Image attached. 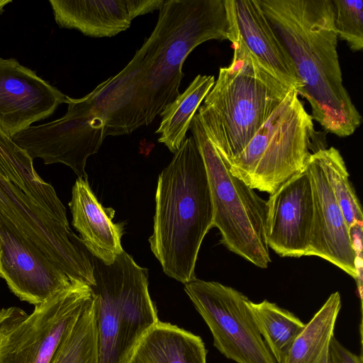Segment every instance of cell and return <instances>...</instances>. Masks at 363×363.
<instances>
[{"instance_id":"cell-1","label":"cell","mask_w":363,"mask_h":363,"mask_svg":"<svg viewBox=\"0 0 363 363\" xmlns=\"http://www.w3.org/2000/svg\"><path fill=\"white\" fill-rule=\"evenodd\" d=\"M92 264L53 186L25 152L0 155V277L34 306L87 281Z\"/></svg>"},{"instance_id":"cell-2","label":"cell","mask_w":363,"mask_h":363,"mask_svg":"<svg viewBox=\"0 0 363 363\" xmlns=\"http://www.w3.org/2000/svg\"><path fill=\"white\" fill-rule=\"evenodd\" d=\"M288 51L311 117L339 137L354 133L362 116L342 83L331 0H258Z\"/></svg>"},{"instance_id":"cell-3","label":"cell","mask_w":363,"mask_h":363,"mask_svg":"<svg viewBox=\"0 0 363 363\" xmlns=\"http://www.w3.org/2000/svg\"><path fill=\"white\" fill-rule=\"evenodd\" d=\"M152 252L168 277L182 283L196 277L202 241L213 225V206L203 159L186 138L160 174L155 194Z\"/></svg>"},{"instance_id":"cell-4","label":"cell","mask_w":363,"mask_h":363,"mask_svg":"<svg viewBox=\"0 0 363 363\" xmlns=\"http://www.w3.org/2000/svg\"><path fill=\"white\" fill-rule=\"evenodd\" d=\"M157 24L139 52L145 103V125L179 94L189 55L211 40L231 34L224 0H164Z\"/></svg>"},{"instance_id":"cell-5","label":"cell","mask_w":363,"mask_h":363,"mask_svg":"<svg viewBox=\"0 0 363 363\" xmlns=\"http://www.w3.org/2000/svg\"><path fill=\"white\" fill-rule=\"evenodd\" d=\"M233 60L196 113L211 143L228 162L239 155L292 89L268 73L238 40Z\"/></svg>"},{"instance_id":"cell-6","label":"cell","mask_w":363,"mask_h":363,"mask_svg":"<svg viewBox=\"0 0 363 363\" xmlns=\"http://www.w3.org/2000/svg\"><path fill=\"white\" fill-rule=\"evenodd\" d=\"M87 250V249H86ZM93 266L99 363H126L158 320L148 290V271L124 250L106 264L87 250Z\"/></svg>"},{"instance_id":"cell-7","label":"cell","mask_w":363,"mask_h":363,"mask_svg":"<svg viewBox=\"0 0 363 363\" xmlns=\"http://www.w3.org/2000/svg\"><path fill=\"white\" fill-rule=\"evenodd\" d=\"M298 95L291 89L243 150L228 162L231 173L253 189L272 194L306 170L313 153L324 149Z\"/></svg>"},{"instance_id":"cell-8","label":"cell","mask_w":363,"mask_h":363,"mask_svg":"<svg viewBox=\"0 0 363 363\" xmlns=\"http://www.w3.org/2000/svg\"><path fill=\"white\" fill-rule=\"evenodd\" d=\"M203 159L213 206V225L232 252L266 269L272 262L267 241V201L234 176L207 136L196 113L189 128Z\"/></svg>"},{"instance_id":"cell-9","label":"cell","mask_w":363,"mask_h":363,"mask_svg":"<svg viewBox=\"0 0 363 363\" xmlns=\"http://www.w3.org/2000/svg\"><path fill=\"white\" fill-rule=\"evenodd\" d=\"M67 111L61 118L40 125H30L12 141L31 159L44 164L62 163L79 178L87 179V159L99 150L108 135L116 136L112 105L99 91L92 90L79 99L66 96Z\"/></svg>"},{"instance_id":"cell-10","label":"cell","mask_w":363,"mask_h":363,"mask_svg":"<svg viewBox=\"0 0 363 363\" xmlns=\"http://www.w3.org/2000/svg\"><path fill=\"white\" fill-rule=\"evenodd\" d=\"M92 297L88 284L72 279L30 314L15 306L1 309L0 363H50Z\"/></svg>"},{"instance_id":"cell-11","label":"cell","mask_w":363,"mask_h":363,"mask_svg":"<svg viewBox=\"0 0 363 363\" xmlns=\"http://www.w3.org/2000/svg\"><path fill=\"white\" fill-rule=\"evenodd\" d=\"M184 291L208 325L213 345L226 358L236 363H277L256 326L246 296L197 278L184 284Z\"/></svg>"},{"instance_id":"cell-12","label":"cell","mask_w":363,"mask_h":363,"mask_svg":"<svg viewBox=\"0 0 363 363\" xmlns=\"http://www.w3.org/2000/svg\"><path fill=\"white\" fill-rule=\"evenodd\" d=\"M313 202V222L306 256H317L357 281L362 297V258L357 255L350 228L315 153L306 167Z\"/></svg>"},{"instance_id":"cell-13","label":"cell","mask_w":363,"mask_h":363,"mask_svg":"<svg viewBox=\"0 0 363 363\" xmlns=\"http://www.w3.org/2000/svg\"><path fill=\"white\" fill-rule=\"evenodd\" d=\"M65 99L33 70L0 57V129L9 138L51 116Z\"/></svg>"},{"instance_id":"cell-14","label":"cell","mask_w":363,"mask_h":363,"mask_svg":"<svg viewBox=\"0 0 363 363\" xmlns=\"http://www.w3.org/2000/svg\"><path fill=\"white\" fill-rule=\"evenodd\" d=\"M313 215L307 170L281 185L267 201V241L283 257L306 256Z\"/></svg>"},{"instance_id":"cell-15","label":"cell","mask_w":363,"mask_h":363,"mask_svg":"<svg viewBox=\"0 0 363 363\" xmlns=\"http://www.w3.org/2000/svg\"><path fill=\"white\" fill-rule=\"evenodd\" d=\"M224 2L231 34L230 41H240L268 73L298 93L301 84L293 60L259 1Z\"/></svg>"},{"instance_id":"cell-16","label":"cell","mask_w":363,"mask_h":363,"mask_svg":"<svg viewBox=\"0 0 363 363\" xmlns=\"http://www.w3.org/2000/svg\"><path fill=\"white\" fill-rule=\"evenodd\" d=\"M164 0H50L56 23L92 38L112 37L132 21L155 10Z\"/></svg>"},{"instance_id":"cell-17","label":"cell","mask_w":363,"mask_h":363,"mask_svg":"<svg viewBox=\"0 0 363 363\" xmlns=\"http://www.w3.org/2000/svg\"><path fill=\"white\" fill-rule=\"evenodd\" d=\"M69 206L72 224L85 247L105 264H112L123 251L121 238L124 233V225L112 221L114 210L103 207L87 179L79 177L72 187Z\"/></svg>"},{"instance_id":"cell-18","label":"cell","mask_w":363,"mask_h":363,"mask_svg":"<svg viewBox=\"0 0 363 363\" xmlns=\"http://www.w3.org/2000/svg\"><path fill=\"white\" fill-rule=\"evenodd\" d=\"M206 353L199 336L159 320L143 335L126 363H206Z\"/></svg>"},{"instance_id":"cell-19","label":"cell","mask_w":363,"mask_h":363,"mask_svg":"<svg viewBox=\"0 0 363 363\" xmlns=\"http://www.w3.org/2000/svg\"><path fill=\"white\" fill-rule=\"evenodd\" d=\"M340 308L341 296L336 291L305 324L281 363H327Z\"/></svg>"},{"instance_id":"cell-20","label":"cell","mask_w":363,"mask_h":363,"mask_svg":"<svg viewBox=\"0 0 363 363\" xmlns=\"http://www.w3.org/2000/svg\"><path fill=\"white\" fill-rule=\"evenodd\" d=\"M214 83L213 76L198 74L160 113L162 118L155 133L160 134L158 142L171 152H176L185 140L196 111Z\"/></svg>"},{"instance_id":"cell-21","label":"cell","mask_w":363,"mask_h":363,"mask_svg":"<svg viewBox=\"0 0 363 363\" xmlns=\"http://www.w3.org/2000/svg\"><path fill=\"white\" fill-rule=\"evenodd\" d=\"M256 326L277 363H281L294 340L305 326L293 313L264 300L249 301Z\"/></svg>"},{"instance_id":"cell-22","label":"cell","mask_w":363,"mask_h":363,"mask_svg":"<svg viewBox=\"0 0 363 363\" xmlns=\"http://www.w3.org/2000/svg\"><path fill=\"white\" fill-rule=\"evenodd\" d=\"M50 363H99L95 298L82 310Z\"/></svg>"},{"instance_id":"cell-23","label":"cell","mask_w":363,"mask_h":363,"mask_svg":"<svg viewBox=\"0 0 363 363\" xmlns=\"http://www.w3.org/2000/svg\"><path fill=\"white\" fill-rule=\"evenodd\" d=\"M314 153L321 164L349 228L355 223H362L363 213L361 206L339 150L330 147L319 150Z\"/></svg>"},{"instance_id":"cell-24","label":"cell","mask_w":363,"mask_h":363,"mask_svg":"<svg viewBox=\"0 0 363 363\" xmlns=\"http://www.w3.org/2000/svg\"><path fill=\"white\" fill-rule=\"evenodd\" d=\"M337 38L354 52L363 48V1L331 0Z\"/></svg>"},{"instance_id":"cell-25","label":"cell","mask_w":363,"mask_h":363,"mask_svg":"<svg viewBox=\"0 0 363 363\" xmlns=\"http://www.w3.org/2000/svg\"><path fill=\"white\" fill-rule=\"evenodd\" d=\"M331 363H363L362 356L357 355L345 347L333 337L329 348Z\"/></svg>"},{"instance_id":"cell-26","label":"cell","mask_w":363,"mask_h":363,"mask_svg":"<svg viewBox=\"0 0 363 363\" xmlns=\"http://www.w3.org/2000/svg\"><path fill=\"white\" fill-rule=\"evenodd\" d=\"M21 150L0 129V155L13 153Z\"/></svg>"},{"instance_id":"cell-27","label":"cell","mask_w":363,"mask_h":363,"mask_svg":"<svg viewBox=\"0 0 363 363\" xmlns=\"http://www.w3.org/2000/svg\"><path fill=\"white\" fill-rule=\"evenodd\" d=\"M11 2V0H0V14H1L4 11V6Z\"/></svg>"},{"instance_id":"cell-28","label":"cell","mask_w":363,"mask_h":363,"mask_svg":"<svg viewBox=\"0 0 363 363\" xmlns=\"http://www.w3.org/2000/svg\"><path fill=\"white\" fill-rule=\"evenodd\" d=\"M327 363H331L330 359V357L328 358V362H327Z\"/></svg>"}]
</instances>
